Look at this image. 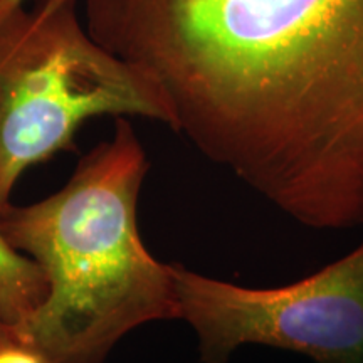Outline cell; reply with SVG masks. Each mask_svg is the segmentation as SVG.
Wrapping results in <instances>:
<instances>
[{
    "label": "cell",
    "instance_id": "obj_1",
    "mask_svg": "<svg viewBox=\"0 0 363 363\" xmlns=\"http://www.w3.org/2000/svg\"><path fill=\"white\" fill-rule=\"evenodd\" d=\"M174 131L289 219L363 225V0H86Z\"/></svg>",
    "mask_w": 363,
    "mask_h": 363
},
{
    "label": "cell",
    "instance_id": "obj_2",
    "mask_svg": "<svg viewBox=\"0 0 363 363\" xmlns=\"http://www.w3.org/2000/svg\"><path fill=\"white\" fill-rule=\"evenodd\" d=\"M150 162L128 118L81 158L61 190L0 216V235L33 259L48 296L16 330L44 363H104L130 331L179 320L172 264L150 254L138 197Z\"/></svg>",
    "mask_w": 363,
    "mask_h": 363
},
{
    "label": "cell",
    "instance_id": "obj_3",
    "mask_svg": "<svg viewBox=\"0 0 363 363\" xmlns=\"http://www.w3.org/2000/svg\"><path fill=\"white\" fill-rule=\"evenodd\" d=\"M103 115L175 126L155 76L96 43L78 0H34L0 19V216L24 172L74 152L78 130Z\"/></svg>",
    "mask_w": 363,
    "mask_h": 363
},
{
    "label": "cell",
    "instance_id": "obj_4",
    "mask_svg": "<svg viewBox=\"0 0 363 363\" xmlns=\"http://www.w3.org/2000/svg\"><path fill=\"white\" fill-rule=\"evenodd\" d=\"M179 320L201 363H230L247 345L315 363H363V239L338 261L283 286L251 288L172 264Z\"/></svg>",
    "mask_w": 363,
    "mask_h": 363
},
{
    "label": "cell",
    "instance_id": "obj_5",
    "mask_svg": "<svg viewBox=\"0 0 363 363\" xmlns=\"http://www.w3.org/2000/svg\"><path fill=\"white\" fill-rule=\"evenodd\" d=\"M48 296V281L33 259L0 235V313L13 331L34 315Z\"/></svg>",
    "mask_w": 363,
    "mask_h": 363
},
{
    "label": "cell",
    "instance_id": "obj_6",
    "mask_svg": "<svg viewBox=\"0 0 363 363\" xmlns=\"http://www.w3.org/2000/svg\"><path fill=\"white\" fill-rule=\"evenodd\" d=\"M0 363H44L34 352L27 350L21 345L0 350Z\"/></svg>",
    "mask_w": 363,
    "mask_h": 363
},
{
    "label": "cell",
    "instance_id": "obj_7",
    "mask_svg": "<svg viewBox=\"0 0 363 363\" xmlns=\"http://www.w3.org/2000/svg\"><path fill=\"white\" fill-rule=\"evenodd\" d=\"M13 345H19L16 337V331H13L12 326L4 320L2 313H0V350L13 347Z\"/></svg>",
    "mask_w": 363,
    "mask_h": 363
},
{
    "label": "cell",
    "instance_id": "obj_8",
    "mask_svg": "<svg viewBox=\"0 0 363 363\" xmlns=\"http://www.w3.org/2000/svg\"><path fill=\"white\" fill-rule=\"evenodd\" d=\"M26 0H0V19L7 17L9 13L24 6Z\"/></svg>",
    "mask_w": 363,
    "mask_h": 363
}]
</instances>
